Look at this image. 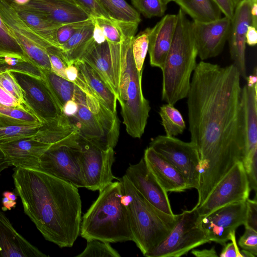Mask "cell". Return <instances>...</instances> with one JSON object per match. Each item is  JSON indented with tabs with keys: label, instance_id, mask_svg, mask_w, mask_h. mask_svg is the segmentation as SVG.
Instances as JSON below:
<instances>
[{
	"label": "cell",
	"instance_id": "6da1fadb",
	"mask_svg": "<svg viewBox=\"0 0 257 257\" xmlns=\"http://www.w3.org/2000/svg\"><path fill=\"white\" fill-rule=\"evenodd\" d=\"M192 74L187 98L191 142L199 158L198 207L233 165L243 162L245 143L236 67L201 61Z\"/></svg>",
	"mask_w": 257,
	"mask_h": 257
},
{
	"label": "cell",
	"instance_id": "7a4b0ae2",
	"mask_svg": "<svg viewBox=\"0 0 257 257\" xmlns=\"http://www.w3.org/2000/svg\"><path fill=\"white\" fill-rule=\"evenodd\" d=\"M12 177L25 213L44 238L61 248L72 247L81 222L78 188L39 168L15 167Z\"/></svg>",
	"mask_w": 257,
	"mask_h": 257
},
{
	"label": "cell",
	"instance_id": "3957f363",
	"mask_svg": "<svg viewBox=\"0 0 257 257\" xmlns=\"http://www.w3.org/2000/svg\"><path fill=\"white\" fill-rule=\"evenodd\" d=\"M97 198L81 219L80 236L87 241L109 243L133 241L127 208L120 181L99 190Z\"/></svg>",
	"mask_w": 257,
	"mask_h": 257
},
{
	"label": "cell",
	"instance_id": "277c9868",
	"mask_svg": "<svg viewBox=\"0 0 257 257\" xmlns=\"http://www.w3.org/2000/svg\"><path fill=\"white\" fill-rule=\"evenodd\" d=\"M177 15L175 33L162 69V99L172 105L187 97L198 56L192 21L181 9Z\"/></svg>",
	"mask_w": 257,
	"mask_h": 257
},
{
	"label": "cell",
	"instance_id": "5b68a950",
	"mask_svg": "<svg viewBox=\"0 0 257 257\" xmlns=\"http://www.w3.org/2000/svg\"><path fill=\"white\" fill-rule=\"evenodd\" d=\"M138 29L130 31L120 43V59L118 80V100L123 123L127 134L141 138L146 126L151 109L142 87L143 71L137 68L132 52V43Z\"/></svg>",
	"mask_w": 257,
	"mask_h": 257
},
{
	"label": "cell",
	"instance_id": "8992f818",
	"mask_svg": "<svg viewBox=\"0 0 257 257\" xmlns=\"http://www.w3.org/2000/svg\"><path fill=\"white\" fill-rule=\"evenodd\" d=\"M127 208L133 241L144 255L153 249L171 230L177 215H169L150 203L125 175L118 179Z\"/></svg>",
	"mask_w": 257,
	"mask_h": 257
},
{
	"label": "cell",
	"instance_id": "52a82bcc",
	"mask_svg": "<svg viewBox=\"0 0 257 257\" xmlns=\"http://www.w3.org/2000/svg\"><path fill=\"white\" fill-rule=\"evenodd\" d=\"M211 242L200 223V218L194 207L177 215L173 227L157 246L144 256L180 257L204 243Z\"/></svg>",
	"mask_w": 257,
	"mask_h": 257
},
{
	"label": "cell",
	"instance_id": "ba28073f",
	"mask_svg": "<svg viewBox=\"0 0 257 257\" xmlns=\"http://www.w3.org/2000/svg\"><path fill=\"white\" fill-rule=\"evenodd\" d=\"M79 133L52 145L41 156L39 169L76 187L85 188L79 158Z\"/></svg>",
	"mask_w": 257,
	"mask_h": 257
},
{
	"label": "cell",
	"instance_id": "9c48e42d",
	"mask_svg": "<svg viewBox=\"0 0 257 257\" xmlns=\"http://www.w3.org/2000/svg\"><path fill=\"white\" fill-rule=\"evenodd\" d=\"M149 147L166 159L184 176L188 189H198L199 185V158L195 145L174 137L159 135Z\"/></svg>",
	"mask_w": 257,
	"mask_h": 257
},
{
	"label": "cell",
	"instance_id": "30bf717a",
	"mask_svg": "<svg viewBox=\"0 0 257 257\" xmlns=\"http://www.w3.org/2000/svg\"><path fill=\"white\" fill-rule=\"evenodd\" d=\"M0 15L31 62L51 70L46 49L53 46L31 29L6 0H0Z\"/></svg>",
	"mask_w": 257,
	"mask_h": 257
},
{
	"label": "cell",
	"instance_id": "8fae6325",
	"mask_svg": "<svg viewBox=\"0 0 257 257\" xmlns=\"http://www.w3.org/2000/svg\"><path fill=\"white\" fill-rule=\"evenodd\" d=\"M79 158L85 182V188L100 190L116 179L112 172L115 160L113 149L103 150L79 135Z\"/></svg>",
	"mask_w": 257,
	"mask_h": 257
},
{
	"label": "cell",
	"instance_id": "7c38bea8",
	"mask_svg": "<svg viewBox=\"0 0 257 257\" xmlns=\"http://www.w3.org/2000/svg\"><path fill=\"white\" fill-rule=\"evenodd\" d=\"M250 190L243 164L238 162L216 185L203 203L195 207L202 217L225 205L246 201Z\"/></svg>",
	"mask_w": 257,
	"mask_h": 257
},
{
	"label": "cell",
	"instance_id": "4fadbf2b",
	"mask_svg": "<svg viewBox=\"0 0 257 257\" xmlns=\"http://www.w3.org/2000/svg\"><path fill=\"white\" fill-rule=\"evenodd\" d=\"M20 86L28 109L42 123L52 122L63 114L43 78L19 72H11Z\"/></svg>",
	"mask_w": 257,
	"mask_h": 257
},
{
	"label": "cell",
	"instance_id": "5bb4252c",
	"mask_svg": "<svg viewBox=\"0 0 257 257\" xmlns=\"http://www.w3.org/2000/svg\"><path fill=\"white\" fill-rule=\"evenodd\" d=\"M246 201L231 203L200 217L203 230L210 242L224 245L230 240L231 233L244 224Z\"/></svg>",
	"mask_w": 257,
	"mask_h": 257
},
{
	"label": "cell",
	"instance_id": "9a60e30c",
	"mask_svg": "<svg viewBox=\"0 0 257 257\" xmlns=\"http://www.w3.org/2000/svg\"><path fill=\"white\" fill-rule=\"evenodd\" d=\"M231 21L225 16L208 22L192 21L198 56L202 61L221 53L228 38Z\"/></svg>",
	"mask_w": 257,
	"mask_h": 257
},
{
	"label": "cell",
	"instance_id": "2e32d148",
	"mask_svg": "<svg viewBox=\"0 0 257 257\" xmlns=\"http://www.w3.org/2000/svg\"><path fill=\"white\" fill-rule=\"evenodd\" d=\"M125 175L150 203L166 214L174 215L167 192L148 169L143 158L139 163L130 164Z\"/></svg>",
	"mask_w": 257,
	"mask_h": 257
},
{
	"label": "cell",
	"instance_id": "e0dca14e",
	"mask_svg": "<svg viewBox=\"0 0 257 257\" xmlns=\"http://www.w3.org/2000/svg\"><path fill=\"white\" fill-rule=\"evenodd\" d=\"M227 41L230 57L241 77H247L245 64L246 33L251 25L250 4L249 0H241L236 8L231 19Z\"/></svg>",
	"mask_w": 257,
	"mask_h": 257
},
{
	"label": "cell",
	"instance_id": "ac0fdd59",
	"mask_svg": "<svg viewBox=\"0 0 257 257\" xmlns=\"http://www.w3.org/2000/svg\"><path fill=\"white\" fill-rule=\"evenodd\" d=\"M21 5L61 25L85 21L92 17L76 0H32Z\"/></svg>",
	"mask_w": 257,
	"mask_h": 257
},
{
	"label": "cell",
	"instance_id": "d6986e66",
	"mask_svg": "<svg viewBox=\"0 0 257 257\" xmlns=\"http://www.w3.org/2000/svg\"><path fill=\"white\" fill-rule=\"evenodd\" d=\"M52 145L35 138L0 144L10 167L34 169L39 168L41 156Z\"/></svg>",
	"mask_w": 257,
	"mask_h": 257
},
{
	"label": "cell",
	"instance_id": "ffe728a7",
	"mask_svg": "<svg viewBox=\"0 0 257 257\" xmlns=\"http://www.w3.org/2000/svg\"><path fill=\"white\" fill-rule=\"evenodd\" d=\"M177 21V15L167 14L151 28L148 52L151 66L162 69L171 46Z\"/></svg>",
	"mask_w": 257,
	"mask_h": 257
},
{
	"label": "cell",
	"instance_id": "44dd1931",
	"mask_svg": "<svg viewBox=\"0 0 257 257\" xmlns=\"http://www.w3.org/2000/svg\"><path fill=\"white\" fill-rule=\"evenodd\" d=\"M18 233L0 210V257H47Z\"/></svg>",
	"mask_w": 257,
	"mask_h": 257
},
{
	"label": "cell",
	"instance_id": "7402d4cb",
	"mask_svg": "<svg viewBox=\"0 0 257 257\" xmlns=\"http://www.w3.org/2000/svg\"><path fill=\"white\" fill-rule=\"evenodd\" d=\"M240 104L245 158L257 152V84L241 87Z\"/></svg>",
	"mask_w": 257,
	"mask_h": 257
},
{
	"label": "cell",
	"instance_id": "603a6c76",
	"mask_svg": "<svg viewBox=\"0 0 257 257\" xmlns=\"http://www.w3.org/2000/svg\"><path fill=\"white\" fill-rule=\"evenodd\" d=\"M143 158L148 169L167 192L188 189L182 174L152 148L149 147L145 150Z\"/></svg>",
	"mask_w": 257,
	"mask_h": 257
},
{
	"label": "cell",
	"instance_id": "cb8c5ba5",
	"mask_svg": "<svg viewBox=\"0 0 257 257\" xmlns=\"http://www.w3.org/2000/svg\"><path fill=\"white\" fill-rule=\"evenodd\" d=\"M73 100L77 103L78 109L75 114L69 118L78 128L80 135L103 150L110 149L103 130L87 107L85 93L76 85Z\"/></svg>",
	"mask_w": 257,
	"mask_h": 257
},
{
	"label": "cell",
	"instance_id": "d4e9b609",
	"mask_svg": "<svg viewBox=\"0 0 257 257\" xmlns=\"http://www.w3.org/2000/svg\"><path fill=\"white\" fill-rule=\"evenodd\" d=\"M79 60L85 61L97 72L117 98L118 86L109 41L106 39L101 43L94 42Z\"/></svg>",
	"mask_w": 257,
	"mask_h": 257
},
{
	"label": "cell",
	"instance_id": "484cf974",
	"mask_svg": "<svg viewBox=\"0 0 257 257\" xmlns=\"http://www.w3.org/2000/svg\"><path fill=\"white\" fill-rule=\"evenodd\" d=\"M83 92L85 94L87 107L103 130L108 148L114 149L119 137V120L116 113L109 111L89 88L86 89Z\"/></svg>",
	"mask_w": 257,
	"mask_h": 257
},
{
	"label": "cell",
	"instance_id": "4316f807",
	"mask_svg": "<svg viewBox=\"0 0 257 257\" xmlns=\"http://www.w3.org/2000/svg\"><path fill=\"white\" fill-rule=\"evenodd\" d=\"M6 1L31 29L52 46L59 48L56 40V34L61 25L51 21L25 6L16 4L11 0Z\"/></svg>",
	"mask_w": 257,
	"mask_h": 257
},
{
	"label": "cell",
	"instance_id": "83f0119b",
	"mask_svg": "<svg viewBox=\"0 0 257 257\" xmlns=\"http://www.w3.org/2000/svg\"><path fill=\"white\" fill-rule=\"evenodd\" d=\"M73 64L94 95L109 111L116 113V96L97 72L82 60H78Z\"/></svg>",
	"mask_w": 257,
	"mask_h": 257
},
{
	"label": "cell",
	"instance_id": "f1b7e54d",
	"mask_svg": "<svg viewBox=\"0 0 257 257\" xmlns=\"http://www.w3.org/2000/svg\"><path fill=\"white\" fill-rule=\"evenodd\" d=\"M93 17L79 29L65 44L59 47L61 55L68 65L80 59L87 49L95 42L93 36Z\"/></svg>",
	"mask_w": 257,
	"mask_h": 257
},
{
	"label": "cell",
	"instance_id": "f546056e",
	"mask_svg": "<svg viewBox=\"0 0 257 257\" xmlns=\"http://www.w3.org/2000/svg\"><path fill=\"white\" fill-rule=\"evenodd\" d=\"M193 21L208 22L221 18L222 13L213 0H173Z\"/></svg>",
	"mask_w": 257,
	"mask_h": 257
},
{
	"label": "cell",
	"instance_id": "4dcf8cb0",
	"mask_svg": "<svg viewBox=\"0 0 257 257\" xmlns=\"http://www.w3.org/2000/svg\"><path fill=\"white\" fill-rule=\"evenodd\" d=\"M40 70L43 79L62 110L63 106L68 101L73 100L75 84L57 75L52 70Z\"/></svg>",
	"mask_w": 257,
	"mask_h": 257
},
{
	"label": "cell",
	"instance_id": "1f68e13d",
	"mask_svg": "<svg viewBox=\"0 0 257 257\" xmlns=\"http://www.w3.org/2000/svg\"><path fill=\"white\" fill-rule=\"evenodd\" d=\"M42 123L35 115L27 109L0 104V126L30 125Z\"/></svg>",
	"mask_w": 257,
	"mask_h": 257
},
{
	"label": "cell",
	"instance_id": "d6a6232c",
	"mask_svg": "<svg viewBox=\"0 0 257 257\" xmlns=\"http://www.w3.org/2000/svg\"><path fill=\"white\" fill-rule=\"evenodd\" d=\"M159 114L166 136L175 137L183 133L186 127L185 122L174 105L167 103L162 105Z\"/></svg>",
	"mask_w": 257,
	"mask_h": 257
},
{
	"label": "cell",
	"instance_id": "836d02e7",
	"mask_svg": "<svg viewBox=\"0 0 257 257\" xmlns=\"http://www.w3.org/2000/svg\"><path fill=\"white\" fill-rule=\"evenodd\" d=\"M110 16L116 20L139 24L140 14L125 0H99Z\"/></svg>",
	"mask_w": 257,
	"mask_h": 257
},
{
	"label": "cell",
	"instance_id": "e575fe53",
	"mask_svg": "<svg viewBox=\"0 0 257 257\" xmlns=\"http://www.w3.org/2000/svg\"><path fill=\"white\" fill-rule=\"evenodd\" d=\"M5 57L23 59L31 62L0 15V58Z\"/></svg>",
	"mask_w": 257,
	"mask_h": 257
},
{
	"label": "cell",
	"instance_id": "d590c367",
	"mask_svg": "<svg viewBox=\"0 0 257 257\" xmlns=\"http://www.w3.org/2000/svg\"><path fill=\"white\" fill-rule=\"evenodd\" d=\"M42 124L0 126V144L33 138Z\"/></svg>",
	"mask_w": 257,
	"mask_h": 257
},
{
	"label": "cell",
	"instance_id": "8d00e7d4",
	"mask_svg": "<svg viewBox=\"0 0 257 257\" xmlns=\"http://www.w3.org/2000/svg\"><path fill=\"white\" fill-rule=\"evenodd\" d=\"M5 70L21 72L43 78L39 67L23 59L10 57L0 58V72Z\"/></svg>",
	"mask_w": 257,
	"mask_h": 257
},
{
	"label": "cell",
	"instance_id": "74e56055",
	"mask_svg": "<svg viewBox=\"0 0 257 257\" xmlns=\"http://www.w3.org/2000/svg\"><path fill=\"white\" fill-rule=\"evenodd\" d=\"M150 28H147L135 36L132 43V52L137 68L143 71V65L149 48Z\"/></svg>",
	"mask_w": 257,
	"mask_h": 257
},
{
	"label": "cell",
	"instance_id": "f35d334b",
	"mask_svg": "<svg viewBox=\"0 0 257 257\" xmlns=\"http://www.w3.org/2000/svg\"><path fill=\"white\" fill-rule=\"evenodd\" d=\"M84 250L76 257H120V255L110 244L109 242L93 239L87 241Z\"/></svg>",
	"mask_w": 257,
	"mask_h": 257
},
{
	"label": "cell",
	"instance_id": "ab89813d",
	"mask_svg": "<svg viewBox=\"0 0 257 257\" xmlns=\"http://www.w3.org/2000/svg\"><path fill=\"white\" fill-rule=\"evenodd\" d=\"M132 4L140 14L145 18H151L164 16L167 10L161 0H131Z\"/></svg>",
	"mask_w": 257,
	"mask_h": 257
},
{
	"label": "cell",
	"instance_id": "60d3db41",
	"mask_svg": "<svg viewBox=\"0 0 257 257\" xmlns=\"http://www.w3.org/2000/svg\"><path fill=\"white\" fill-rule=\"evenodd\" d=\"M0 86L25 105L22 90L11 71L5 70L0 72Z\"/></svg>",
	"mask_w": 257,
	"mask_h": 257
},
{
	"label": "cell",
	"instance_id": "b9f144b4",
	"mask_svg": "<svg viewBox=\"0 0 257 257\" xmlns=\"http://www.w3.org/2000/svg\"><path fill=\"white\" fill-rule=\"evenodd\" d=\"M92 17L87 20L67 23L61 25L57 30L56 40L59 47L65 44L79 29L88 24Z\"/></svg>",
	"mask_w": 257,
	"mask_h": 257
},
{
	"label": "cell",
	"instance_id": "7bdbcfd3",
	"mask_svg": "<svg viewBox=\"0 0 257 257\" xmlns=\"http://www.w3.org/2000/svg\"><path fill=\"white\" fill-rule=\"evenodd\" d=\"M51 67V70L57 75L66 79L65 69L67 65L62 57L59 48L51 46L46 49Z\"/></svg>",
	"mask_w": 257,
	"mask_h": 257
},
{
	"label": "cell",
	"instance_id": "ee69618b",
	"mask_svg": "<svg viewBox=\"0 0 257 257\" xmlns=\"http://www.w3.org/2000/svg\"><path fill=\"white\" fill-rule=\"evenodd\" d=\"M238 245L243 249L246 250L255 257L257 255V231L245 227V231L238 240Z\"/></svg>",
	"mask_w": 257,
	"mask_h": 257
},
{
	"label": "cell",
	"instance_id": "f6af8a7d",
	"mask_svg": "<svg viewBox=\"0 0 257 257\" xmlns=\"http://www.w3.org/2000/svg\"><path fill=\"white\" fill-rule=\"evenodd\" d=\"M76 1L93 17L104 18L106 19L112 18L99 0Z\"/></svg>",
	"mask_w": 257,
	"mask_h": 257
},
{
	"label": "cell",
	"instance_id": "bcb514c9",
	"mask_svg": "<svg viewBox=\"0 0 257 257\" xmlns=\"http://www.w3.org/2000/svg\"><path fill=\"white\" fill-rule=\"evenodd\" d=\"M246 213L245 227H249L257 231V200L256 196L254 199L248 198L246 200Z\"/></svg>",
	"mask_w": 257,
	"mask_h": 257
},
{
	"label": "cell",
	"instance_id": "7dc6e473",
	"mask_svg": "<svg viewBox=\"0 0 257 257\" xmlns=\"http://www.w3.org/2000/svg\"><path fill=\"white\" fill-rule=\"evenodd\" d=\"M224 16L231 19L235 10L241 0H213Z\"/></svg>",
	"mask_w": 257,
	"mask_h": 257
},
{
	"label": "cell",
	"instance_id": "c3c4849f",
	"mask_svg": "<svg viewBox=\"0 0 257 257\" xmlns=\"http://www.w3.org/2000/svg\"><path fill=\"white\" fill-rule=\"evenodd\" d=\"M230 240L231 242L225 244L219 256L220 257H241L235 237V231H233L230 235Z\"/></svg>",
	"mask_w": 257,
	"mask_h": 257
},
{
	"label": "cell",
	"instance_id": "681fc988",
	"mask_svg": "<svg viewBox=\"0 0 257 257\" xmlns=\"http://www.w3.org/2000/svg\"><path fill=\"white\" fill-rule=\"evenodd\" d=\"M0 104L15 108L28 110L24 104H23L19 100L13 97L1 86Z\"/></svg>",
	"mask_w": 257,
	"mask_h": 257
},
{
	"label": "cell",
	"instance_id": "f907efd6",
	"mask_svg": "<svg viewBox=\"0 0 257 257\" xmlns=\"http://www.w3.org/2000/svg\"><path fill=\"white\" fill-rule=\"evenodd\" d=\"M2 198V209L4 211L11 210L16 207L17 196L14 192L6 191L3 194Z\"/></svg>",
	"mask_w": 257,
	"mask_h": 257
},
{
	"label": "cell",
	"instance_id": "816d5d0a",
	"mask_svg": "<svg viewBox=\"0 0 257 257\" xmlns=\"http://www.w3.org/2000/svg\"><path fill=\"white\" fill-rule=\"evenodd\" d=\"M94 28L93 36L95 42L101 43L104 42L106 38L104 34L103 30L99 25L95 18L93 17Z\"/></svg>",
	"mask_w": 257,
	"mask_h": 257
},
{
	"label": "cell",
	"instance_id": "f5cc1de1",
	"mask_svg": "<svg viewBox=\"0 0 257 257\" xmlns=\"http://www.w3.org/2000/svg\"><path fill=\"white\" fill-rule=\"evenodd\" d=\"M246 43L249 46H254L257 43L256 28L250 25L248 27L246 33Z\"/></svg>",
	"mask_w": 257,
	"mask_h": 257
},
{
	"label": "cell",
	"instance_id": "db71d44e",
	"mask_svg": "<svg viewBox=\"0 0 257 257\" xmlns=\"http://www.w3.org/2000/svg\"><path fill=\"white\" fill-rule=\"evenodd\" d=\"M78 109L77 103L73 100L68 101L63 106L62 111L64 114L69 117L73 116Z\"/></svg>",
	"mask_w": 257,
	"mask_h": 257
},
{
	"label": "cell",
	"instance_id": "11a10c76",
	"mask_svg": "<svg viewBox=\"0 0 257 257\" xmlns=\"http://www.w3.org/2000/svg\"><path fill=\"white\" fill-rule=\"evenodd\" d=\"M191 253L197 257H217L218 255L214 247L210 249H204L202 250L193 249Z\"/></svg>",
	"mask_w": 257,
	"mask_h": 257
},
{
	"label": "cell",
	"instance_id": "9f6ffc18",
	"mask_svg": "<svg viewBox=\"0 0 257 257\" xmlns=\"http://www.w3.org/2000/svg\"><path fill=\"white\" fill-rule=\"evenodd\" d=\"M66 79L74 82L78 75V70L76 66L73 64L68 65L65 69Z\"/></svg>",
	"mask_w": 257,
	"mask_h": 257
},
{
	"label": "cell",
	"instance_id": "6f0895ef",
	"mask_svg": "<svg viewBox=\"0 0 257 257\" xmlns=\"http://www.w3.org/2000/svg\"><path fill=\"white\" fill-rule=\"evenodd\" d=\"M250 4L251 25L257 28V0H249Z\"/></svg>",
	"mask_w": 257,
	"mask_h": 257
},
{
	"label": "cell",
	"instance_id": "680465c9",
	"mask_svg": "<svg viewBox=\"0 0 257 257\" xmlns=\"http://www.w3.org/2000/svg\"><path fill=\"white\" fill-rule=\"evenodd\" d=\"M9 167L5 155L0 147V176L2 172Z\"/></svg>",
	"mask_w": 257,
	"mask_h": 257
},
{
	"label": "cell",
	"instance_id": "91938a15",
	"mask_svg": "<svg viewBox=\"0 0 257 257\" xmlns=\"http://www.w3.org/2000/svg\"><path fill=\"white\" fill-rule=\"evenodd\" d=\"M240 253L241 254V257H255V256L251 252L243 249L240 250Z\"/></svg>",
	"mask_w": 257,
	"mask_h": 257
},
{
	"label": "cell",
	"instance_id": "94428289",
	"mask_svg": "<svg viewBox=\"0 0 257 257\" xmlns=\"http://www.w3.org/2000/svg\"><path fill=\"white\" fill-rule=\"evenodd\" d=\"M13 2L19 4L23 5L32 0H11Z\"/></svg>",
	"mask_w": 257,
	"mask_h": 257
},
{
	"label": "cell",
	"instance_id": "6125c7cd",
	"mask_svg": "<svg viewBox=\"0 0 257 257\" xmlns=\"http://www.w3.org/2000/svg\"><path fill=\"white\" fill-rule=\"evenodd\" d=\"M161 1L163 3V4H164L165 5L167 6L169 3L173 1V0H161Z\"/></svg>",
	"mask_w": 257,
	"mask_h": 257
}]
</instances>
